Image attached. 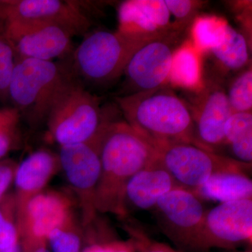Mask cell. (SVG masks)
Segmentation results:
<instances>
[{
  "label": "cell",
  "mask_w": 252,
  "mask_h": 252,
  "mask_svg": "<svg viewBox=\"0 0 252 252\" xmlns=\"http://www.w3.org/2000/svg\"><path fill=\"white\" fill-rule=\"evenodd\" d=\"M200 200L226 203L252 198V181L250 175L225 172L212 176L194 191Z\"/></svg>",
  "instance_id": "ac0fdd59"
},
{
  "label": "cell",
  "mask_w": 252,
  "mask_h": 252,
  "mask_svg": "<svg viewBox=\"0 0 252 252\" xmlns=\"http://www.w3.org/2000/svg\"><path fill=\"white\" fill-rule=\"evenodd\" d=\"M59 167V157L43 149L30 154L17 165L14 182L21 211L29 199L40 193Z\"/></svg>",
  "instance_id": "e0dca14e"
},
{
  "label": "cell",
  "mask_w": 252,
  "mask_h": 252,
  "mask_svg": "<svg viewBox=\"0 0 252 252\" xmlns=\"http://www.w3.org/2000/svg\"><path fill=\"white\" fill-rule=\"evenodd\" d=\"M233 114L226 93L214 88L203 97L198 110L192 114L197 147L216 153L224 147V126Z\"/></svg>",
  "instance_id": "9a60e30c"
},
{
  "label": "cell",
  "mask_w": 252,
  "mask_h": 252,
  "mask_svg": "<svg viewBox=\"0 0 252 252\" xmlns=\"http://www.w3.org/2000/svg\"><path fill=\"white\" fill-rule=\"evenodd\" d=\"M158 159L180 188L193 192L212 176L225 172L251 173V164L236 161L193 144H167L155 148Z\"/></svg>",
  "instance_id": "8992f818"
},
{
  "label": "cell",
  "mask_w": 252,
  "mask_h": 252,
  "mask_svg": "<svg viewBox=\"0 0 252 252\" xmlns=\"http://www.w3.org/2000/svg\"><path fill=\"white\" fill-rule=\"evenodd\" d=\"M175 182L158 159L132 176L123 194L124 217L132 212L153 210L159 199L172 189Z\"/></svg>",
  "instance_id": "5bb4252c"
},
{
  "label": "cell",
  "mask_w": 252,
  "mask_h": 252,
  "mask_svg": "<svg viewBox=\"0 0 252 252\" xmlns=\"http://www.w3.org/2000/svg\"><path fill=\"white\" fill-rule=\"evenodd\" d=\"M252 133V112H233L225 124L224 147Z\"/></svg>",
  "instance_id": "cb8c5ba5"
},
{
  "label": "cell",
  "mask_w": 252,
  "mask_h": 252,
  "mask_svg": "<svg viewBox=\"0 0 252 252\" xmlns=\"http://www.w3.org/2000/svg\"><path fill=\"white\" fill-rule=\"evenodd\" d=\"M16 53L6 31V19H0V99H8V89L15 64Z\"/></svg>",
  "instance_id": "7402d4cb"
},
{
  "label": "cell",
  "mask_w": 252,
  "mask_h": 252,
  "mask_svg": "<svg viewBox=\"0 0 252 252\" xmlns=\"http://www.w3.org/2000/svg\"><path fill=\"white\" fill-rule=\"evenodd\" d=\"M107 252H135L130 240L127 242L114 241L104 244Z\"/></svg>",
  "instance_id": "1f68e13d"
},
{
  "label": "cell",
  "mask_w": 252,
  "mask_h": 252,
  "mask_svg": "<svg viewBox=\"0 0 252 252\" xmlns=\"http://www.w3.org/2000/svg\"><path fill=\"white\" fill-rule=\"evenodd\" d=\"M146 42L118 31L94 32L73 51V72L94 84L116 80L124 74L131 56Z\"/></svg>",
  "instance_id": "5b68a950"
},
{
  "label": "cell",
  "mask_w": 252,
  "mask_h": 252,
  "mask_svg": "<svg viewBox=\"0 0 252 252\" xmlns=\"http://www.w3.org/2000/svg\"><path fill=\"white\" fill-rule=\"evenodd\" d=\"M17 126L0 132V160L12 150L18 143Z\"/></svg>",
  "instance_id": "f546056e"
},
{
  "label": "cell",
  "mask_w": 252,
  "mask_h": 252,
  "mask_svg": "<svg viewBox=\"0 0 252 252\" xmlns=\"http://www.w3.org/2000/svg\"><path fill=\"white\" fill-rule=\"evenodd\" d=\"M210 52L220 65L228 70L242 69L249 62L246 39L230 25L227 26L223 40Z\"/></svg>",
  "instance_id": "ffe728a7"
},
{
  "label": "cell",
  "mask_w": 252,
  "mask_h": 252,
  "mask_svg": "<svg viewBox=\"0 0 252 252\" xmlns=\"http://www.w3.org/2000/svg\"><path fill=\"white\" fill-rule=\"evenodd\" d=\"M252 247V198L220 203L207 210L189 252Z\"/></svg>",
  "instance_id": "52a82bcc"
},
{
  "label": "cell",
  "mask_w": 252,
  "mask_h": 252,
  "mask_svg": "<svg viewBox=\"0 0 252 252\" xmlns=\"http://www.w3.org/2000/svg\"><path fill=\"white\" fill-rule=\"evenodd\" d=\"M153 210L160 230L178 252H190L207 211L202 200L177 187L162 195Z\"/></svg>",
  "instance_id": "ba28073f"
},
{
  "label": "cell",
  "mask_w": 252,
  "mask_h": 252,
  "mask_svg": "<svg viewBox=\"0 0 252 252\" xmlns=\"http://www.w3.org/2000/svg\"><path fill=\"white\" fill-rule=\"evenodd\" d=\"M125 229L130 235V240L135 252H179L169 245L151 238L137 225H126Z\"/></svg>",
  "instance_id": "484cf974"
},
{
  "label": "cell",
  "mask_w": 252,
  "mask_h": 252,
  "mask_svg": "<svg viewBox=\"0 0 252 252\" xmlns=\"http://www.w3.org/2000/svg\"><path fill=\"white\" fill-rule=\"evenodd\" d=\"M10 218L11 217H9V214H7V212L5 211L4 209L0 207V225Z\"/></svg>",
  "instance_id": "e575fe53"
},
{
  "label": "cell",
  "mask_w": 252,
  "mask_h": 252,
  "mask_svg": "<svg viewBox=\"0 0 252 252\" xmlns=\"http://www.w3.org/2000/svg\"><path fill=\"white\" fill-rule=\"evenodd\" d=\"M6 31L17 60L54 61L72 54V36L54 25L31 20L6 19Z\"/></svg>",
  "instance_id": "9c48e42d"
},
{
  "label": "cell",
  "mask_w": 252,
  "mask_h": 252,
  "mask_svg": "<svg viewBox=\"0 0 252 252\" xmlns=\"http://www.w3.org/2000/svg\"><path fill=\"white\" fill-rule=\"evenodd\" d=\"M170 16H173L177 24L183 26L193 16L199 8L198 1L190 0H164Z\"/></svg>",
  "instance_id": "4316f807"
},
{
  "label": "cell",
  "mask_w": 252,
  "mask_h": 252,
  "mask_svg": "<svg viewBox=\"0 0 252 252\" xmlns=\"http://www.w3.org/2000/svg\"></svg>",
  "instance_id": "f35d334b"
},
{
  "label": "cell",
  "mask_w": 252,
  "mask_h": 252,
  "mask_svg": "<svg viewBox=\"0 0 252 252\" xmlns=\"http://www.w3.org/2000/svg\"><path fill=\"white\" fill-rule=\"evenodd\" d=\"M20 117L19 112L14 107L0 109V132L17 126Z\"/></svg>",
  "instance_id": "4dcf8cb0"
},
{
  "label": "cell",
  "mask_w": 252,
  "mask_h": 252,
  "mask_svg": "<svg viewBox=\"0 0 252 252\" xmlns=\"http://www.w3.org/2000/svg\"><path fill=\"white\" fill-rule=\"evenodd\" d=\"M222 252H252V247L245 248L232 249V250H221Z\"/></svg>",
  "instance_id": "d590c367"
},
{
  "label": "cell",
  "mask_w": 252,
  "mask_h": 252,
  "mask_svg": "<svg viewBox=\"0 0 252 252\" xmlns=\"http://www.w3.org/2000/svg\"><path fill=\"white\" fill-rule=\"evenodd\" d=\"M118 31L148 41L172 32L171 16L164 0H130L119 9Z\"/></svg>",
  "instance_id": "4fadbf2b"
},
{
  "label": "cell",
  "mask_w": 252,
  "mask_h": 252,
  "mask_svg": "<svg viewBox=\"0 0 252 252\" xmlns=\"http://www.w3.org/2000/svg\"><path fill=\"white\" fill-rule=\"evenodd\" d=\"M6 19L50 23L72 36L85 34L91 27L89 18L77 6L61 0H7Z\"/></svg>",
  "instance_id": "7c38bea8"
},
{
  "label": "cell",
  "mask_w": 252,
  "mask_h": 252,
  "mask_svg": "<svg viewBox=\"0 0 252 252\" xmlns=\"http://www.w3.org/2000/svg\"><path fill=\"white\" fill-rule=\"evenodd\" d=\"M26 225L36 240H46L51 230L69 224V204L54 192L36 194L23 207Z\"/></svg>",
  "instance_id": "2e32d148"
},
{
  "label": "cell",
  "mask_w": 252,
  "mask_h": 252,
  "mask_svg": "<svg viewBox=\"0 0 252 252\" xmlns=\"http://www.w3.org/2000/svg\"><path fill=\"white\" fill-rule=\"evenodd\" d=\"M116 99L126 122L154 148L177 143L195 145L192 113L172 91L161 87Z\"/></svg>",
  "instance_id": "7a4b0ae2"
},
{
  "label": "cell",
  "mask_w": 252,
  "mask_h": 252,
  "mask_svg": "<svg viewBox=\"0 0 252 252\" xmlns=\"http://www.w3.org/2000/svg\"><path fill=\"white\" fill-rule=\"evenodd\" d=\"M17 165L10 160L0 161V200L14 180Z\"/></svg>",
  "instance_id": "f1b7e54d"
},
{
  "label": "cell",
  "mask_w": 252,
  "mask_h": 252,
  "mask_svg": "<svg viewBox=\"0 0 252 252\" xmlns=\"http://www.w3.org/2000/svg\"><path fill=\"white\" fill-rule=\"evenodd\" d=\"M83 252H107L104 244L103 245H99V244H95L91 246L88 247Z\"/></svg>",
  "instance_id": "d6a6232c"
},
{
  "label": "cell",
  "mask_w": 252,
  "mask_h": 252,
  "mask_svg": "<svg viewBox=\"0 0 252 252\" xmlns=\"http://www.w3.org/2000/svg\"><path fill=\"white\" fill-rule=\"evenodd\" d=\"M70 224L51 230L46 240L49 241L52 252H81L80 237L69 230Z\"/></svg>",
  "instance_id": "d4e9b609"
},
{
  "label": "cell",
  "mask_w": 252,
  "mask_h": 252,
  "mask_svg": "<svg viewBox=\"0 0 252 252\" xmlns=\"http://www.w3.org/2000/svg\"><path fill=\"white\" fill-rule=\"evenodd\" d=\"M101 174L96 189V211L124 217L123 194L129 180L157 159V152L130 125L111 119L99 140Z\"/></svg>",
  "instance_id": "6da1fadb"
},
{
  "label": "cell",
  "mask_w": 252,
  "mask_h": 252,
  "mask_svg": "<svg viewBox=\"0 0 252 252\" xmlns=\"http://www.w3.org/2000/svg\"><path fill=\"white\" fill-rule=\"evenodd\" d=\"M75 74L71 65L54 61L19 59L8 89V98L20 116L32 124L46 120L55 99Z\"/></svg>",
  "instance_id": "3957f363"
},
{
  "label": "cell",
  "mask_w": 252,
  "mask_h": 252,
  "mask_svg": "<svg viewBox=\"0 0 252 252\" xmlns=\"http://www.w3.org/2000/svg\"><path fill=\"white\" fill-rule=\"evenodd\" d=\"M110 119L102 114L98 98L74 76L55 99L46 120L51 137L61 147L92 140Z\"/></svg>",
  "instance_id": "277c9868"
},
{
  "label": "cell",
  "mask_w": 252,
  "mask_h": 252,
  "mask_svg": "<svg viewBox=\"0 0 252 252\" xmlns=\"http://www.w3.org/2000/svg\"><path fill=\"white\" fill-rule=\"evenodd\" d=\"M176 32L146 42L134 53L124 69V95L147 92L163 87L168 81ZM123 95V96H124Z\"/></svg>",
  "instance_id": "8fae6325"
},
{
  "label": "cell",
  "mask_w": 252,
  "mask_h": 252,
  "mask_svg": "<svg viewBox=\"0 0 252 252\" xmlns=\"http://www.w3.org/2000/svg\"><path fill=\"white\" fill-rule=\"evenodd\" d=\"M0 252H21V246H20L19 243H17L16 245H14V246L9 249L0 250Z\"/></svg>",
  "instance_id": "8d00e7d4"
},
{
  "label": "cell",
  "mask_w": 252,
  "mask_h": 252,
  "mask_svg": "<svg viewBox=\"0 0 252 252\" xmlns=\"http://www.w3.org/2000/svg\"><path fill=\"white\" fill-rule=\"evenodd\" d=\"M200 53L187 42L174 52L168 81L184 89L195 90L201 87Z\"/></svg>",
  "instance_id": "d6986e66"
},
{
  "label": "cell",
  "mask_w": 252,
  "mask_h": 252,
  "mask_svg": "<svg viewBox=\"0 0 252 252\" xmlns=\"http://www.w3.org/2000/svg\"><path fill=\"white\" fill-rule=\"evenodd\" d=\"M102 132L87 142L61 146L58 155L68 183L81 200L86 221L97 212L94 198L101 174L99 145Z\"/></svg>",
  "instance_id": "30bf717a"
},
{
  "label": "cell",
  "mask_w": 252,
  "mask_h": 252,
  "mask_svg": "<svg viewBox=\"0 0 252 252\" xmlns=\"http://www.w3.org/2000/svg\"><path fill=\"white\" fill-rule=\"evenodd\" d=\"M228 23L214 16L195 18L192 26V44L200 54L209 52L221 42Z\"/></svg>",
  "instance_id": "44dd1931"
},
{
  "label": "cell",
  "mask_w": 252,
  "mask_h": 252,
  "mask_svg": "<svg viewBox=\"0 0 252 252\" xmlns=\"http://www.w3.org/2000/svg\"><path fill=\"white\" fill-rule=\"evenodd\" d=\"M18 243V230L11 218L0 225V250H6Z\"/></svg>",
  "instance_id": "83f0119b"
},
{
  "label": "cell",
  "mask_w": 252,
  "mask_h": 252,
  "mask_svg": "<svg viewBox=\"0 0 252 252\" xmlns=\"http://www.w3.org/2000/svg\"><path fill=\"white\" fill-rule=\"evenodd\" d=\"M233 112H250L252 109V71L243 72L232 83L226 94Z\"/></svg>",
  "instance_id": "603a6c76"
},
{
  "label": "cell",
  "mask_w": 252,
  "mask_h": 252,
  "mask_svg": "<svg viewBox=\"0 0 252 252\" xmlns=\"http://www.w3.org/2000/svg\"><path fill=\"white\" fill-rule=\"evenodd\" d=\"M51 252L48 249L44 248V247H39L37 249H36L34 252Z\"/></svg>",
  "instance_id": "74e56055"
},
{
  "label": "cell",
  "mask_w": 252,
  "mask_h": 252,
  "mask_svg": "<svg viewBox=\"0 0 252 252\" xmlns=\"http://www.w3.org/2000/svg\"><path fill=\"white\" fill-rule=\"evenodd\" d=\"M6 18V0L0 1V19Z\"/></svg>",
  "instance_id": "836d02e7"
}]
</instances>
